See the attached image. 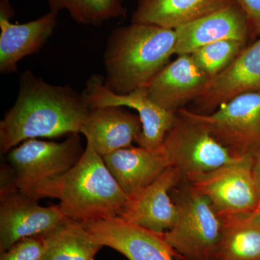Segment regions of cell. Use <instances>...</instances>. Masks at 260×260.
<instances>
[{
	"mask_svg": "<svg viewBox=\"0 0 260 260\" xmlns=\"http://www.w3.org/2000/svg\"><path fill=\"white\" fill-rule=\"evenodd\" d=\"M90 108L83 93L47 83L25 70L14 105L0 121V150L8 153L30 139L80 133Z\"/></svg>",
	"mask_w": 260,
	"mask_h": 260,
	"instance_id": "cell-1",
	"label": "cell"
},
{
	"mask_svg": "<svg viewBox=\"0 0 260 260\" xmlns=\"http://www.w3.org/2000/svg\"><path fill=\"white\" fill-rule=\"evenodd\" d=\"M31 197L59 200L66 218L83 223L119 216L128 200L104 158L88 141L69 171L39 184Z\"/></svg>",
	"mask_w": 260,
	"mask_h": 260,
	"instance_id": "cell-2",
	"label": "cell"
},
{
	"mask_svg": "<svg viewBox=\"0 0 260 260\" xmlns=\"http://www.w3.org/2000/svg\"><path fill=\"white\" fill-rule=\"evenodd\" d=\"M176 44L174 29L134 23L114 29L104 51L106 86L117 94L146 88L175 55Z\"/></svg>",
	"mask_w": 260,
	"mask_h": 260,
	"instance_id": "cell-3",
	"label": "cell"
},
{
	"mask_svg": "<svg viewBox=\"0 0 260 260\" xmlns=\"http://www.w3.org/2000/svg\"><path fill=\"white\" fill-rule=\"evenodd\" d=\"M80 134L70 135L61 143L25 140L10 150L7 160L17 191L31 197L39 184L69 171L84 152Z\"/></svg>",
	"mask_w": 260,
	"mask_h": 260,
	"instance_id": "cell-4",
	"label": "cell"
},
{
	"mask_svg": "<svg viewBox=\"0 0 260 260\" xmlns=\"http://www.w3.org/2000/svg\"><path fill=\"white\" fill-rule=\"evenodd\" d=\"M186 185L176 202L177 222L164 237L179 259L213 260L221 234V218L209 200Z\"/></svg>",
	"mask_w": 260,
	"mask_h": 260,
	"instance_id": "cell-5",
	"label": "cell"
},
{
	"mask_svg": "<svg viewBox=\"0 0 260 260\" xmlns=\"http://www.w3.org/2000/svg\"><path fill=\"white\" fill-rule=\"evenodd\" d=\"M179 115L198 123L236 157L260 146V91L242 94L210 114L180 109Z\"/></svg>",
	"mask_w": 260,
	"mask_h": 260,
	"instance_id": "cell-6",
	"label": "cell"
},
{
	"mask_svg": "<svg viewBox=\"0 0 260 260\" xmlns=\"http://www.w3.org/2000/svg\"><path fill=\"white\" fill-rule=\"evenodd\" d=\"M185 181L209 200L220 218L260 209L251 154Z\"/></svg>",
	"mask_w": 260,
	"mask_h": 260,
	"instance_id": "cell-7",
	"label": "cell"
},
{
	"mask_svg": "<svg viewBox=\"0 0 260 260\" xmlns=\"http://www.w3.org/2000/svg\"><path fill=\"white\" fill-rule=\"evenodd\" d=\"M184 180L236 161V157L203 126L177 114L160 145Z\"/></svg>",
	"mask_w": 260,
	"mask_h": 260,
	"instance_id": "cell-8",
	"label": "cell"
},
{
	"mask_svg": "<svg viewBox=\"0 0 260 260\" xmlns=\"http://www.w3.org/2000/svg\"><path fill=\"white\" fill-rule=\"evenodd\" d=\"M83 94L90 109L121 107L137 111L142 123V132L135 143L143 148L160 146L177 119V113L169 112L154 103L148 96L145 88L117 94L106 86L102 75H92L85 84Z\"/></svg>",
	"mask_w": 260,
	"mask_h": 260,
	"instance_id": "cell-9",
	"label": "cell"
},
{
	"mask_svg": "<svg viewBox=\"0 0 260 260\" xmlns=\"http://www.w3.org/2000/svg\"><path fill=\"white\" fill-rule=\"evenodd\" d=\"M94 240L129 260H178L179 256L157 233L119 216L83 223Z\"/></svg>",
	"mask_w": 260,
	"mask_h": 260,
	"instance_id": "cell-10",
	"label": "cell"
},
{
	"mask_svg": "<svg viewBox=\"0 0 260 260\" xmlns=\"http://www.w3.org/2000/svg\"><path fill=\"white\" fill-rule=\"evenodd\" d=\"M0 198V252L24 238L47 234L68 219L59 205L41 206L39 200L18 191Z\"/></svg>",
	"mask_w": 260,
	"mask_h": 260,
	"instance_id": "cell-11",
	"label": "cell"
},
{
	"mask_svg": "<svg viewBox=\"0 0 260 260\" xmlns=\"http://www.w3.org/2000/svg\"><path fill=\"white\" fill-rule=\"evenodd\" d=\"M181 179L177 168L168 167L151 184L128 197L119 217L155 232L170 230L179 217V207L169 193Z\"/></svg>",
	"mask_w": 260,
	"mask_h": 260,
	"instance_id": "cell-12",
	"label": "cell"
},
{
	"mask_svg": "<svg viewBox=\"0 0 260 260\" xmlns=\"http://www.w3.org/2000/svg\"><path fill=\"white\" fill-rule=\"evenodd\" d=\"M8 0L0 6V73L10 75L18 72L19 61L39 52L52 36L57 25L58 14L49 11L40 18L25 23L10 21Z\"/></svg>",
	"mask_w": 260,
	"mask_h": 260,
	"instance_id": "cell-13",
	"label": "cell"
},
{
	"mask_svg": "<svg viewBox=\"0 0 260 260\" xmlns=\"http://www.w3.org/2000/svg\"><path fill=\"white\" fill-rule=\"evenodd\" d=\"M257 91H260V37L244 48L223 71L210 78L195 102L203 114H210L238 95Z\"/></svg>",
	"mask_w": 260,
	"mask_h": 260,
	"instance_id": "cell-14",
	"label": "cell"
},
{
	"mask_svg": "<svg viewBox=\"0 0 260 260\" xmlns=\"http://www.w3.org/2000/svg\"><path fill=\"white\" fill-rule=\"evenodd\" d=\"M209 80L190 54H184L166 65L145 90L154 103L177 114L184 104L201 95Z\"/></svg>",
	"mask_w": 260,
	"mask_h": 260,
	"instance_id": "cell-15",
	"label": "cell"
},
{
	"mask_svg": "<svg viewBox=\"0 0 260 260\" xmlns=\"http://www.w3.org/2000/svg\"><path fill=\"white\" fill-rule=\"evenodd\" d=\"M177 34L175 55L190 54L199 48L218 41L247 42L249 25L245 15L234 2L191 23L175 29Z\"/></svg>",
	"mask_w": 260,
	"mask_h": 260,
	"instance_id": "cell-16",
	"label": "cell"
},
{
	"mask_svg": "<svg viewBox=\"0 0 260 260\" xmlns=\"http://www.w3.org/2000/svg\"><path fill=\"white\" fill-rule=\"evenodd\" d=\"M142 132L138 114L121 107L90 109L80 133L102 158L119 149L131 146Z\"/></svg>",
	"mask_w": 260,
	"mask_h": 260,
	"instance_id": "cell-17",
	"label": "cell"
},
{
	"mask_svg": "<svg viewBox=\"0 0 260 260\" xmlns=\"http://www.w3.org/2000/svg\"><path fill=\"white\" fill-rule=\"evenodd\" d=\"M103 158L128 197L151 184L171 167L161 146L146 148L131 145Z\"/></svg>",
	"mask_w": 260,
	"mask_h": 260,
	"instance_id": "cell-18",
	"label": "cell"
},
{
	"mask_svg": "<svg viewBox=\"0 0 260 260\" xmlns=\"http://www.w3.org/2000/svg\"><path fill=\"white\" fill-rule=\"evenodd\" d=\"M234 0H140L132 23L174 29L234 3Z\"/></svg>",
	"mask_w": 260,
	"mask_h": 260,
	"instance_id": "cell-19",
	"label": "cell"
},
{
	"mask_svg": "<svg viewBox=\"0 0 260 260\" xmlns=\"http://www.w3.org/2000/svg\"><path fill=\"white\" fill-rule=\"evenodd\" d=\"M213 260H260V209L222 217Z\"/></svg>",
	"mask_w": 260,
	"mask_h": 260,
	"instance_id": "cell-20",
	"label": "cell"
},
{
	"mask_svg": "<svg viewBox=\"0 0 260 260\" xmlns=\"http://www.w3.org/2000/svg\"><path fill=\"white\" fill-rule=\"evenodd\" d=\"M44 237L42 260H94L104 247L94 240L83 223L70 219Z\"/></svg>",
	"mask_w": 260,
	"mask_h": 260,
	"instance_id": "cell-21",
	"label": "cell"
},
{
	"mask_svg": "<svg viewBox=\"0 0 260 260\" xmlns=\"http://www.w3.org/2000/svg\"><path fill=\"white\" fill-rule=\"evenodd\" d=\"M49 11L66 10L77 23L97 25L126 15L124 0H47Z\"/></svg>",
	"mask_w": 260,
	"mask_h": 260,
	"instance_id": "cell-22",
	"label": "cell"
},
{
	"mask_svg": "<svg viewBox=\"0 0 260 260\" xmlns=\"http://www.w3.org/2000/svg\"><path fill=\"white\" fill-rule=\"evenodd\" d=\"M246 47V43L227 39L203 46L190 55L202 71L211 78L232 64Z\"/></svg>",
	"mask_w": 260,
	"mask_h": 260,
	"instance_id": "cell-23",
	"label": "cell"
},
{
	"mask_svg": "<svg viewBox=\"0 0 260 260\" xmlns=\"http://www.w3.org/2000/svg\"><path fill=\"white\" fill-rule=\"evenodd\" d=\"M44 249V235L24 238L1 252L0 260H42Z\"/></svg>",
	"mask_w": 260,
	"mask_h": 260,
	"instance_id": "cell-24",
	"label": "cell"
},
{
	"mask_svg": "<svg viewBox=\"0 0 260 260\" xmlns=\"http://www.w3.org/2000/svg\"><path fill=\"white\" fill-rule=\"evenodd\" d=\"M245 15L251 37H260V0H234Z\"/></svg>",
	"mask_w": 260,
	"mask_h": 260,
	"instance_id": "cell-25",
	"label": "cell"
},
{
	"mask_svg": "<svg viewBox=\"0 0 260 260\" xmlns=\"http://www.w3.org/2000/svg\"><path fill=\"white\" fill-rule=\"evenodd\" d=\"M251 156L253 160V172H254L260 205V146L251 153Z\"/></svg>",
	"mask_w": 260,
	"mask_h": 260,
	"instance_id": "cell-26",
	"label": "cell"
},
{
	"mask_svg": "<svg viewBox=\"0 0 260 260\" xmlns=\"http://www.w3.org/2000/svg\"><path fill=\"white\" fill-rule=\"evenodd\" d=\"M179 260H181V259H179Z\"/></svg>",
	"mask_w": 260,
	"mask_h": 260,
	"instance_id": "cell-27",
	"label": "cell"
}]
</instances>
